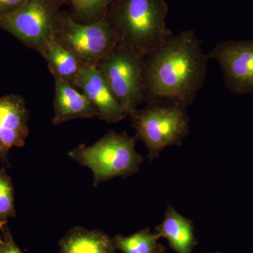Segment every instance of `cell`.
<instances>
[{
  "label": "cell",
  "mask_w": 253,
  "mask_h": 253,
  "mask_svg": "<svg viewBox=\"0 0 253 253\" xmlns=\"http://www.w3.org/2000/svg\"><path fill=\"white\" fill-rule=\"evenodd\" d=\"M208 54L191 30L174 34L146 56V103L167 101L188 107L204 86Z\"/></svg>",
  "instance_id": "cell-1"
},
{
  "label": "cell",
  "mask_w": 253,
  "mask_h": 253,
  "mask_svg": "<svg viewBox=\"0 0 253 253\" xmlns=\"http://www.w3.org/2000/svg\"><path fill=\"white\" fill-rule=\"evenodd\" d=\"M168 12L166 0H117L106 17L118 44L146 56L172 36L166 25Z\"/></svg>",
  "instance_id": "cell-2"
},
{
  "label": "cell",
  "mask_w": 253,
  "mask_h": 253,
  "mask_svg": "<svg viewBox=\"0 0 253 253\" xmlns=\"http://www.w3.org/2000/svg\"><path fill=\"white\" fill-rule=\"evenodd\" d=\"M136 136L111 130L91 146L81 144L68 156L91 169L93 185L118 176L127 177L140 169L144 158L135 149Z\"/></svg>",
  "instance_id": "cell-3"
},
{
  "label": "cell",
  "mask_w": 253,
  "mask_h": 253,
  "mask_svg": "<svg viewBox=\"0 0 253 253\" xmlns=\"http://www.w3.org/2000/svg\"><path fill=\"white\" fill-rule=\"evenodd\" d=\"M186 109L178 103L158 101L129 115L136 138L144 142L150 161L159 157L168 146L182 144L189 132Z\"/></svg>",
  "instance_id": "cell-4"
},
{
  "label": "cell",
  "mask_w": 253,
  "mask_h": 253,
  "mask_svg": "<svg viewBox=\"0 0 253 253\" xmlns=\"http://www.w3.org/2000/svg\"><path fill=\"white\" fill-rule=\"evenodd\" d=\"M145 59L146 56L118 44L96 66L127 116L146 103Z\"/></svg>",
  "instance_id": "cell-5"
},
{
  "label": "cell",
  "mask_w": 253,
  "mask_h": 253,
  "mask_svg": "<svg viewBox=\"0 0 253 253\" xmlns=\"http://www.w3.org/2000/svg\"><path fill=\"white\" fill-rule=\"evenodd\" d=\"M54 37L84 67H96L118 44L117 36L106 15L95 22L83 23L73 19L68 11H62Z\"/></svg>",
  "instance_id": "cell-6"
},
{
  "label": "cell",
  "mask_w": 253,
  "mask_h": 253,
  "mask_svg": "<svg viewBox=\"0 0 253 253\" xmlns=\"http://www.w3.org/2000/svg\"><path fill=\"white\" fill-rule=\"evenodd\" d=\"M64 0H28L14 12L0 17V29L38 51L53 38Z\"/></svg>",
  "instance_id": "cell-7"
},
{
  "label": "cell",
  "mask_w": 253,
  "mask_h": 253,
  "mask_svg": "<svg viewBox=\"0 0 253 253\" xmlns=\"http://www.w3.org/2000/svg\"><path fill=\"white\" fill-rule=\"evenodd\" d=\"M208 56L219 63L229 91L237 95L253 94V40L221 42Z\"/></svg>",
  "instance_id": "cell-8"
},
{
  "label": "cell",
  "mask_w": 253,
  "mask_h": 253,
  "mask_svg": "<svg viewBox=\"0 0 253 253\" xmlns=\"http://www.w3.org/2000/svg\"><path fill=\"white\" fill-rule=\"evenodd\" d=\"M29 113L23 96H0V159L7 162L10 150L23 147L29 134Z\"/></svg>",
  "instance_id": "cell-9"
},
{
  "label": "cell",
  "mask_w": 253,
  "mask_h": 253,
  "mask_svg": "<svg viewBox=\"0 0 253 253\" xmlns=\"http://www.w3.org/2000/svg\"><path fill=\"white\" fill-rule=\"evenodd\" d=\"M77 89L92 103L98 118L107 123L121 122L127 116L126 110L115 97L96 67H85L78 78Z\"/></svg>",
  "instance_id": "cell-10"
},
{
  "label": "cell",
  "mask_w": 253,
  "mask_h": 253,
  "mask_svg": "<svg viewBox=\"0 0 253 253\" xmlns=\"http://www.w3.org/2000/svg\"><path fill=\"white\" fill-rule=\"evenodd\" d=\"M54 78L53 125L57 126L72 120L98 117L96 108L85 95L67 82L59 78Z\"/></svg>",
  "instance_id": "cell-11"
},
{
  "label": "cell",
  "mask_w": 253,
  "mask_h": 253,
  "mask_svg": "<svg viewBox=\"0 0 253 253\" xmlns=\"http://www.w3.org/2000/svg\"><path fill=\"white\" fill-rule=\"evenodd\" d=\"M159 238H165L176 253H191L196 244L192 221L168 206L164 219L156 227Z\"/></svg>",
  "instance_id": "cell-12"
},
{
  "label": "cell",
  "mask_w": 253,
  "mask_h": 253,
  "mask_svg": "<svg viewBox=\"0 0 253 253\" xmlns=\"http://www.w3.org/2000/svg\"><path fill=\"white\" fill-rule=\"evenodd\" d=\"M113 240L96 229L76 226L59 241L58 253H117Z\"/></svg>",
  "instance_id": "cell-13"
},
{
  "label": "cell",
  "mask_w": 253,
  "mask_h": 253,
  "mask_svg": "<svg viewBox=\"0 0 253 253\" xmlns=\"http://www.w3.org/2000/svg\"><path fill=\"white\" fill-rule=\"evenodd\" d=\"M38 51L45 59L54 78H59L76 87L81 71L85 67L74 54L58 42L54 37Z\"/></svg>",
  "instance_id": "cell-14"
},
{
  "label": "cell",
  "mask_w": 253,
  "mask_h": 253,
  "mask_svg": "<svg viewBox=\"0 0 253 253\" xmlns=\"http://www.w3.org/2000/svg\"><path fill=\"white\" fill-rule=\"evenodd\" d=\"M159 236L149 229L137 231L131 235H116L113 243L118 251L123 253H163L166 247L158 243Z\"/></svg>",
  "instance_id": "cell-15"
},
{
  "label": "cell",
  "mask_w": 253,
  "mask_h": 253,
  "mask_svg": "<svg viewBox=\"0 0 253 253\" xmlns=\"http://www.w3.org/2000/svg\"><path fill=\"white\" fill-rule=\"evenodd\" d=\"M73 19L83 23L95 22L104 17L117 0H64Z\"/></svg>",
  "instance_id": "cell-16"
},
{
  "label": "cell",
  "mask_w": 253,
  "mask_h": 253,
  "mask_svg": "<svg viewBox=\"0 0 253 253\" xmlns=\"http://www.w3.org/2000/svg\"><path fill=\"white\" fill-rule=\"evenodd\" d=\"M16 216L14 190L11 178L5 168L0 169V221L6 222Z\"/></svg>",
  "instance_id": "cell-17"
},
{
  "label": "cell",
  "mask_w": 253,
  "mask_h": 253,
  "mask_svg": "<svg viewBox=\"0 0 253 253\" xmlns=\"http://www.w3.org/2000/svg\"><path fill=\"white\" fill-rule=\"evenodd\" d=\"M4 231V239L0 242V253H23L14 242L9 231Z\"/></svg>",
  "instance_id": "cell-18"
},
{
  "label": "cell",
  "mask_w": 253,
  "mask_h": 253,
  "mask_svg": "<svg viewBox=\"0 0 253 253\" xmlns=\"http://www.w3.org/2000/svg\"><path fill=\"white\" fill-rule=\"evenodd\" d=\"M27 1L28 0H0V17L14 12Z\"/></svg>",
  "instance_id": "cell-19"
},
{
  "label": "cell",
  "mask_w": 253,
  "mask_h": 253,
  "mask_svg": "<svg viewBox=\"0 0 253 253\" xmlns=\"http://www.w3.org/2000/svg\"><path fill=\"white\" fill-rule=\"evenodd\" d=\"M6 222H2V221H0V229H3L5 224H6ZM2 241V239H0V242Z\"/></svg>",
  "instance_id": "cell-20"
},
{
  "label": "cell",
  "mask_w": 253,
  "mask_h": 253,
  "mask_svg": "<svg viewBox=\"0 0 253 253\" xmlns=\"http://www.w3.org/2000/svg\"></svg>",
  "instance_id": "cell-21"
}]
</instances>
